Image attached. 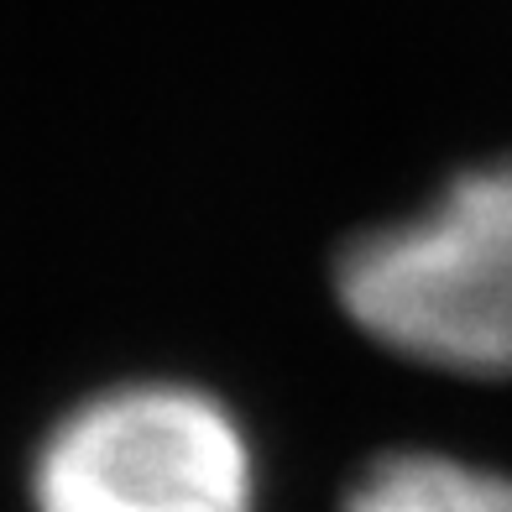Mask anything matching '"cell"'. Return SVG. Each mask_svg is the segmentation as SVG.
<instances>
[{
  "label": "cell",
  "mask_w": 512,
  "mask_h": 512,
  "mask_svg": "<svg viewBox=\"0 0 512 512\" xmlns=\"http://www.w3.org/2000/svg\"><path fill=\"white\" fill-rule=\"evenodd\" d=\"M335 293L371 345L413 366L512 377V157L465 168L424 209L356 236Z\"/></svg>",
  "instance_id": "6da1fadb"
},
{
  "label": "cell",
  "mask_w": 512,
  "mask_h": 512,
  "mask_svg": "<svg viewBox=\"0 0 512 512\" xmlns=\"http://www.w3.org/2000/svg\"><path fill=\"white\" fill-rule=\"evenodd\" d=\"M345 512H512V476L439 450H398L351 486Z\"/></svg>",
  "instance_id": "3957f363"
},
{
  "label": "cell",
  "mask_w": 512,
  "mask_h": 512,
  "mask_svg": "<svg viewBox=\"0 0 512 512\" xmlns=\"http://www.w3.org/2000/svg\"><path fill=\"white\" fill-rule=\"evenodd\" d=\"M256 445L220 392L121 382L68 408L32 460V512H256Z\"/></svg>",
  "instance_id": "7a4b0ae2"
}]
</instances>
